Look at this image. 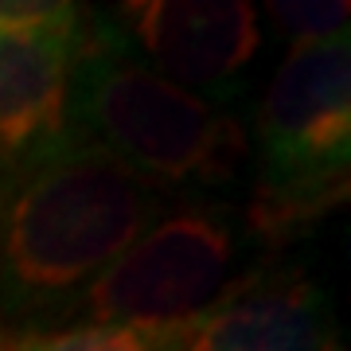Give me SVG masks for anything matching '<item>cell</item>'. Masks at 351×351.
<instances>
[{"label":"cell","mask_w":351,"mask_h":351,"mask_svg":"<svg viewBox=\"0 0 351 351\" xmlns=\"http://www.w3.org/2000/svg\"><path fill=\"white\" fill-rule=\"evenodd\" d=\"M168 215L113 152L66 133L0 172V308L66 304Z\"/></svg>","instance_id":"6da1fadb"},{"label":"cell","mask_w":351,"mask_h":351,"mask_svg":"<svg viewBox=\"0 0 351 351\" xmlns=\"http://www.w3.org/2000/svg\"><path fill=\"white\" fill-rule=\"evenodd\" d=\"M66 133L113 152L160 195L226 188L246 160L239 117L156 75L117 16L98 12L78 16L71 39Z\"/></svg>","instance_id":"7a4b0ae2"},{"label":"cell","mask_w":351,"mask_h":351,"mask_svg":"<svg viewBox=\"0 0 351 351\" xmlns=\"http://www.w3.org/2000/svg\"><path fill=\"white\" fill-rule=\"evenodd\" d=\"M242 226L223 207L164 215L82 289L94 324H199L242 281Z\"/></svg>","instance_id":"3957f363"},{"label":"cell","mask_w":351,"mask_h":351,"mask_svg":"<svg viewBox=\"0 0 351 351\" xmlns=\"http://www.w3.org/2000/svg\"><path fill=\"white\" fill-rule=\"evenodd\" d=\"M351 39L293 43L258 106V180L348 176Z\"/></svg>","instance_id":"277c9868"},{"label":"cell","mask_w":351,"mask_h":351,"mask_svg":"<svg viewBox=\"0 0 351 351\" xmlns=\"http://www.w3.org/2000/svg\"><path fill=\"white\" fill-rule=\"evenodd\" d=\"M121 32L137 39L152 71L211 106L246 94V71L262 47L258 12L246 0H149L117 8Z\"/></svg>","instance_id":"5b68a950"},{"label":"cell","mask_w":351,"mask_h":351,"mask_svg":"<svg viewBox=\"0 0 351 351\" xmlns=\"http://www.w3.org/2000/svg\"><path fill=\"white\" fill-rule=\"evenodd\" d=\"M184 351H343L328 297L301 274H246Z\"/></svg>","instance_id":"8992f818"},{"label":"cell","mask_w":351,"mask_h":351,"mask_svg":"<svg viewBox=\"0 0 351 351\" xmlns=\"http://www.w3.org/2000/svg\"><path fill=\"white\" fill-rule=\"evenodd\" d=\"M71 39H0V172L66 137Z\"/></svg>","instance_id":"52a82bcc"},{"label":"cell","mask_w":351,"mask_h":351,"mask_svg":"<svg viewBox=\"0 0 351 351\" xmlns=\"http://www.w3.org/2000/svg\"><path fill=\"white\" fill-rule=\"evenodd\" d=\"M343 199H348V176H324V180H254L242 223H246L250 239L281 250L285 242L301 239L304 230H313Z\"/></svg>","instance_id":"ba28073f"},{"label":"cell","mask_w":351,"mask_h":351,"mask_svg":"<svg viewBox=\"0 0 351 351\" xmlns=\"http://www.w3.org/2000/svg\"><path fill=\"white\" fill-rule=\"evenodd\" d=\"M195 324H82L24 332L16 351H184Z\"/></svg>","instance_id":"9c48e42d"},{"label":"cell","mask_w":351,"mask_h":351,"mask_svg":"<svg viewBox=\"0 0 351 351\" xmlns=\"http://www.w3.org/2000/svg\"><path fill=\"white\" fill-rule=\"evenodd\" d=\"M82 8L78 4H55V0H0V39L27 36H66L78 27Z\"/></svg>","instance_id":"30bf717a"},{"label":"cell","mask_w":351,"mask_h":351,"mask_svg":"<svg viewBox=\"0 0 351 351\" xmlns=\"http://www.w3.org/2000/svg\"><path fill=\"white\" fill-rule=\"evenodd\" d=\"M269 16H274L281 27H289L297 43H308V39H336L348 36V4H289V0H274L269 4Z\"/></svg>","instance_id":"8fae6325"},{"label":"cell","mask_w":351,"mask_h":351,"mask_svg":"<svg viewBox=\"0 0 351 351\" xmlns=\"http://www.w3.org/2000/svg\"><path fill=\"white\" fill-rule=\"evenodd\" d=\"M20 336H24V328L0 324V351H16V343H20Z\"/></svg>","instance_id":"7c38bea8"}]
</instances>
